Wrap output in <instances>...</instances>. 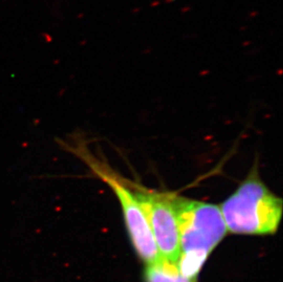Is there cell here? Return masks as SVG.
Wrapping results in <instances>:
<instances>
[{
	"instance_id": "obj_1",
	"label": "cell",
	"mask_w": 283,
	"mask_h": 282,
	"mask_svg": "<svg viewBox=\"0 0 283 282\" xmlns=\"http://www.w3.org/2000/svg\"><path fill=\"white\" fill-rule=\"evenodd\" d=\"M219 208L227 232L267 235L277 232L282 218L283 201L272 192L258 174L257 164Z\"/></svg>"
},
{
	"instance_id": "obj_2",
	"label": "cell",
	"mask_w": 283,
	"mask_h": 282,
	"mask_svg": "<svg viewBox=\"0 0 283 282\" xmlns=\"http://www.w3.org/2000/svg\"><path fill=\"white\" fill-rule=\"evenodd\" d=\"M58 143L64 149L81 159L91 171L114 192L120 203L125 225L137 257L145 265L154 264L161 260L162 257L158 249L144 211L127 184L126 179L119 176L110 166L92 154L81 140H59Z\"/></svg>"
},
{
	"instance_id": "obj_3",
	"label": "cell",
	"mask_w": 283,
	"mask_h": 282,
	"mask_svg": "<svg viewBox=\"0 0 283 282\" xmlns=\"http://www.w3.org/2000/svg\"><path fill=\"white\" fill-rule=\"evenodd\" d=\"M176 216L180 252L210 255L227 234L219 205L170 192Z\"/></svg>"
},
{
	"instance_id": "obj_4",
	"label": "cell",
	"mask_w": 283,
	"mask_h": 282,
	"mask_svg": "<svg viewBox=\"0 0 283 282\" xmlns=\"http://www.w3.org/2000/svg\"><path fill=\"white\" fill-rule=\"evenodd\" d=\"M126 181L144 211L161 256L176 263L180 255V238L170 192L148 189L129 180Z\"/></svg>"
},
{
	"instance_id": "obj_5",
	"label": "cell",
	"mask_w": 283,
	"mask_h": 282,
	"mask_svg": "<svg viewBox=\"0 0 283 282\" xmlns=\"http://www.w3.org/2000/svg\"><path fill=\"white\" fill-rule=\"evenodd\" d=\"M144 282H196L180 273L176 263L161 258L154 264L146 265Z\"/></svg>"
},
{
	"instance_id": "obj_6",
	"label": "cell",
	"mask_w": 283,
	"mask_h": 282,
	"mask_svg": "<svg viewBox=\"0 0 283 282\" xmlns=\"http://www.w3.org/2000/svg\"><path fill=\"white\" fill-rule=\"evenodd\" d=\"M209 255L201 252H180L176 262L180 273L188 279H196Z\"/></svg>"
},
{
	"instance_id": "obj_7",
	"label": "cell",
	"mask_w": 283,
	"mask_h": 282,
	"mask_svg": "<svg viewBox=\"0 0 283 282\" xmlns=\"http://www.w3.org/2000/svg\"><path fill=\"white\" fill-rule=\"evenodd\" d=\"M258 11L253 10V11H251V12L249 13L248 17H249V18H255V17H257V16H258Z\"/></svg>"
},
{
	"instance_id": "obj_8",
	"label": "cell",
	"mask_w": 283,
	"mask_h": 282,
	"mask_svg": "<svg viewBox=\"0 0 283 282\" xmlns=\"http://www.w3.org/2000/svg\"><path fill=\"white\" fill-rule=\"evenodd\" d=\"M190 10H191V7H182V8L180 9V12H181V13H186V12H189Z\"/></svg>"
},
{
	"instance_id": "obj_9",
	"label": "cell",
	"mask_w": 283,
	"mask_h": 282,
	"mask_svg": "<svg viewBox=\"0 0 283 282\" xmlns=\"http://www.w3.org/2000/svg\"><path fill=\"white\" fill-rule=\"evenodd\" d=\"M159 4H161V2H159V1H158V0H157V1H154V2H152V3L150 4V7H157V6H159Z\"/></svg>"
},
{
	"instance_id": "obj_10",
	"label": "cell",
	"mask_w": 283,
	"mask_h": 282,
	"mask_svg": "<svg viewBox=\"0 0 283 282\" xmlns=\"http://www.w3.org/2000/svg\"><path fill=\"white\" fill-rule=\"evenodd\" d=\"M139 10H140V8H139V7H137V8H134L133 10H132V12H133V13H137V12H139Z\"/></svg>"
},
{
	"instance_id": "obj_11",
	"label": "cell",
	"mask_w": 283,
	"mask_h": 282,
	"mask_svg": "<svg viewBox=\"0 0 283 282\" xmlns=\"http://www.w3.org/2000/svg\"><path fill=\"white\" fill-rule=\"evenodd\" d=\"M164 1H165V3L170 4V3H172V2H174L175 0H164Z\"/></svg>"
}]
</instances>
